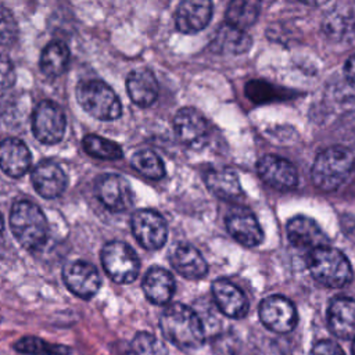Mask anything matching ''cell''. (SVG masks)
Instances as JSON below:
<instances>
[{
  "label": "cell",
  "instance_id": "6da1fadb",
  "mask_svg": "<svg viewBox=\"0 0 355 355\" xmlns=\"http://www.w3.org/2000/svg\"><path fill=\"white\" fill-rule=\"evenodd\" d=\"M164 337L180 349H196L205 340V329L200 316L187 305L171 304L159 318Z\"/></svg>",
  "mask_w": 355,
  "mask_h": 355
},
{
  "label": "cell",
  "instance_id": "7a4b0ae2",
  "mask_svg": "<svg viewBox=\"0 0 355 355\" xmlns=\"http://www.w3.org/2000/svg\"><path fill=\"white\" fill-rule=\"evenodd\" d=\"M10 227L17 241L29 251L40 250L49 237V222L43 211L29 200H18L10 211Z\"/></svg>",
  "mask_w": 355,
  "mask_h": 355
},
{
  "label": "cell",
  "instance_id": "3957f363",
  "mask_svg": "<svg viewBox=\"0 0 355 355\" xmlns=\"http://www.w3.org/2000/svg\"><path fill=\"white\" fill-rule=\"evenodd\" d=\"M306 265L315 280L331 288L344 287L352 279L347 257L327 244L308 251Z\"/></svg>",
  "mask_w": 355,
  "mask_h": 355
},
{
  "label": "cell",
  "instance_id": "277c9868",
  "mask_svg": "<svg viewBox=\"0 0 355 355\" xmlns=\"http://www.w3.org/2000/svg\"><path fill=\"white\" fill-rule=\"evenodd\" d=\"M352 168V153L345 147L333 146L316 155L312 166V180L319 189L333 191L345 182Z\"/></svg>",
  "mask_w": 355,
  "mask_h": 355
},
{
  "label": "cell",
  "instance_id": "5b68a950",
  "mask_svg": "<svg viewBox=\"0 0 355 355\" xmlns=\"http://www.w3.org/2000/svg\"><path fill=\"white\" fill-rule=\"evenodd\" d=\"M76 98L79 105L96 119L112 121L122 114V104L118 96L101 80L90 79L79 83Z\"/></svg>",
  "mask_w": 355,
  "mask_h": 355
},
{
  "label": "cell",
  "instance_id": "8992f818",
  "mask_svg": "<svg viewBox=\"0 0 355 355\" xmlns=\"http://www.w3.org/2000/svg\"><path fill=\"white\" fill-rule=\"evenodd\" d=\"M101 263L105 273L119 284L132 283L140 270V261L133 248L119 240H112L104 244Z\"/></svg>",
  "mask_w": 355,
  "mask_h": 355
},
{
  "label": "cell",
  "instance_id": "52a82bcc",
  "mask_svg": "<svg viewBox=\"0 0 355 355\" xmlns=\"http://www.w3.org/2000/svg\"><path fill=\"white\" fill-rule=\"evenodd\" d=\"M67 118L61 107L50 100L40 101L32 114V132L37 141L55 144L64 137Z\"/></svg>",
  "mask_w": 355,
  "mask_h": 355
},
{
  "label": "cell",
  "instance_id": "ba28073f",
  "mask_svg": "<svg viewBox=\"0 0 355 355\" xmlns=\"http://www.w3.org/2000/svg\"><path fill=\"white\" fill-rule=\"evenodd\" d=\"M132 233L137 243L146 250L161 248L168 237L165 219L153 209H139L130 219Z\"/></svg>",
  "mask_w": 355,
  "mask_h": 355
},
{
  "label": "cell",
  "instance_id": "9c48e42d",
  "mask_svg": "<svg viewBox=\"0 0 355 355\" xmlns=\"http://www.w3.org/2000/svg\"><path fill=\"white\" fill-rule=\"evenodd\" d=\"M96 197L100 202L114 212H123L133 205V190L129 182L116 173L101 175L94 186Z\"/></svg>",
  "mask_w": 355,
  "mask_h": 355
},
{
  "label": "cell",
  "instance_id": "30bf717a",
  "mask_svg": "<svg viewBox=\"0 0 355 355\" xmlns=\"http://www.w3.org/2000/svg\"><path fill=\"white\" fill-rule=\"evenodd\" d=\"M62 279L67 288L83 300L94 297L101 286L97 268L93 263L82 259L65 263L62 269Z\"/></svg>",
  "mask_w": 355,
  "mask_h": 355
},
{
  "label": "cell",
  "instance_id": "8fae6325",
  "mask_svg": "<svg viewBox=\"0 0 355 355\" xmlns=\"http://www.w3.org/2000/svg\"><path fill=\"white\" fill-rule=\"evenodd\" d=\"M259 318L275 333H288L297 324L295 306L283 295L266 297L259 305Z\"/></svg>",
  "mask_w": 355,
  "mask_h": 355
},
{
  "label": "cell",
  "instance_id": "7c38bea8",
  "mask_svg": "<svg viewBox=\"0 0 355 355\" xmlns=\"http://www.w3.org/2000/svg\"><path fill=\"white\" fill-rule=\"evenodd\" d=\"M173 128L184 146L198 150L207 144L208 125L200 111L191 107L180 108L173 118Z\"/></svg>",
  "mask_w": 355,
  "mask_h": 355
},
{
  "label": "cell",
  "instance_id": "4fadbf2b",
  "mask_svg": "<svg viewBox=\"0 0 355 355\" xmlns=\"http://www.w3.org/2000/svg\"><path fill=\"white\" fill-rule=\"evenodd\" d=\"M259 178L276 190H290L297 184V171L294 165L279 155H263L257 165Z\"/></svg>",
  "mask_w": 355,
  "mask_h": 355
},
{
  "label": "cell",
  "instance_id": "5bb4252c",
  "mask_svg": "<svg viewBox=\"0 0 355 355\" xmlns=\"http://www.w3.org/2000/svg\"><path fill=\"white\" fill-rule=\"evenodd\" d=\"M212 17V0H180L175 14L176 28L182 33L202 31Z\"/></svg>",
  "mask_w": 355,
  "mask_h": 355
},
{
  "label": "cell",
  "instance_id": "9a60e30c",
  "mask_svg": "<svg viewBox=\"0 0 355 355\" xmlns=\"http://www.w3.org/2000/svg\"><path fill=\"white\" fill-rule=\"evenodd\" d=\"M31 179L37 194L44 198L60 197L67 189V175L64 169L50 159H43L36 164Z\"/></svg>",
  "mask_w": 355,
  "mask_h": 355
},
{
  "label": "cell",
  "instance_id": "2e32d148",
  "mask_svg": "<svg viewBox=\"0 0 355 355\" xmlns=\"http://www.w3.org/2000/svg\"><path fill=\"white\" fill-rule=\"evenodd\" d=\"M212 295L219 311L229 318H244L248 312V300L245 294L232 282L218 279L212 284Z\"/></svg>",
  "mask_w": 355,
  "mask_h": 355
},
{
  "label": "cell",
  "instance_id": "e0dca14e",
  "mask_svg": "<svg viewBox=\"0 0 355 355\" xmlns=\"http://www.w3.org/2000/svg\"><path fill=\"white\" fill-rule=\"evenodd\" d=\"M327 323L331 333L343 340L355 338V300L336 297L327 308Z\"/></svg>",
  "mask_w": 355,
  "mask_h": 355
},
{
  "label": "cell",
  "instance_id": "ac0fdd59",
  "mask_svg": "<svg viewBox=\"0 0 355 355\" xmlns=\"http://www.w3.org/2000/svg\"><path fill=\"white\" fill-rule=\"evenodd\" d=\"M31 164V151L24 141L15 137H8L0 143V169L7 176H24L29 171Z\"/></svg>",
  "mask_w": 355,
  "mask_h": 355
},
{
  "label": "cell",
  "instance_id": "d6986e66",
  "mask_svg": "<svg viewBox=\"0 0 355 355\" xmlns=\"http://www.w3.org/2000/svg\"><path fill=\"white\" fill-rule=\"evenodd\" d=\"M226 229L229 234L245 247H257L263 239L259 222L247 209H237L226 218Z\"/></svg>",
  "mask_w": 355,
  "mask_h": 355
},
{
  "label": "cell",
  "instance_id": "ffe728a7",
  "mask_svg": "<svg viewBox=\"0 0 355 355\" xmlns=\"http://www.w3.org/2000/svg\"><path fill=\"white\" fill-rule=\"evenodd\" d=\"M287 237L294 247L306 251L327 244V236L324 232L308 216L293 218L287 223Z\"/></svg>",
  "mask_w": 355,
  "mask_h": 355
},
{
  "label": "cell",
  "instance_id": "44dd1931",
  "mask_svg": "<svg viewBox=\"0 0 355 355\" xmlns=\"http://www.w3.org/2000/svg\"><path fill=\"white\" fill-rule=\"evenodd\" d=\"M126 92L139 107H150L158 97V83L147 68H137L128 75Z\"/></svg>",
  "mask_w": 355,
  "mask_h": 355
},
{
  "label": "cell",
  "instance_id": "7402d4cb",
  "mask_svg": "<svg viewBox=\"0 0 355 355\" xmlns=\"http://www.w3.org/2000/svg\"><path fill=\"white\" fill-rule=\"evenodd\" d=\"M171 265L172 268L186 279H201L205 276L208 266L201 255V252L186 243H182L175 247L171 254Z\"/></svg>",
  "mask_w": 355,
  "mask_h": 355
},
{
  "label": "cell",
  "instance_id": "603a6c76",
  "mask_svg": "<svg viewBox=\"0 0 355 355\" xmlns=\"http://www.w3.org/2000/svg\"><path fill=\"white\" fill-rule=\"evenodd\" d=\"M141 287L148 301L155 305H165L175 293V280L166 269L153 266L146 272Z\"/></svg>",
  "mask_w": 355,
  "mask_h": 355
},
{
  "label": "cell",
  "instance_id": "cb8c5ba5",
  "mask_svg": "<svg viewBox=\"0 0 355 355\" xmlns=\"http://www.w3.org/2000/svg\"><path fill=\"white\" fill-rule=\"evenodd\" d=\"M205 184L214 196L225 201H236L243 194L237 173L229 168L208 171L205 173Z\"/></svg>",
  "mask_w": 355,
  "mask_h": 355
},
{
  "label": "cell",
  "instance_id": "d4e9b609",
  "mask_svg": "<svg viewBox=\"0 0 355 355\" xmlns=\"http://www.w3.org/2000/svg\"><path fill=\"white\" fill-rule=\"evenodd\" d=\"M251 37L239 28L223 24L215 32L211 49L219 54H243L251 47Z\"/></svg>",
  "mask_w": 355,
  "mask_h": 355
},
{
  "label": "cell",
  "instance_id": "484cf974",
  "mask_svg": "<svg viewBox=\"0 0 355 355\" xmlns=\"http://www.w3.org/2000/svg\"><path fill=\"white\" fill-rule=\"evenodd\" d=\"M261 14V0H230L226 8V24L247 29L252 26Z\"/></svg>",
  "mask_w": 355,
  "mask_h": 355
},
{
  "label": "cell",
  "instance_id": "4316f807",
  "mask_svg": "<svg viewBox=\"0 0 355 355\" xmlns=\"http://www.w3.org/2000/svg\"><path fill=\"white\" fill-rule=\"evenodd\" d=\"M69 61L68 47L58 40L50 42L42 51L40 69L46 76L57 78L67 71Z\"/></svg>",
  "mask_w": 355,
  "mask_h": 355
},
{
  "label": "cell",
  "instance_id": "83f0119b",
  "mask_svg": "<svg viewBox=\"0 0 355 355\" xmlns=\"http://www.w3.org/2000/svg\"><path fill=\"white\" fill-rule=\"evenodd\" d=\"M15 351L26 355H69L72 351L67 345L53 344L44 341L39 337H21L17 343H14Z\"/></svg>",
  "mask_w": 355,
  "mask_h": 355
},
{
  "label": "cell",
  "instance_id": "f1b7e54d",
  "mask_svg": "<svg viewBox=\"0 0 355 355\" xmlns=\"http://www.w3.org/2000/svg\"><path fill=\"white\" fill-rule=\"evenodd\" d=\"M82 146H83V150L90 157L100 158V159L114 161V159L122 158V155H123L119 144H116L115 141H111L105 137L97 136V135L85 136L82 140Z\"/></svg>",
  "mask_w": 355,
  "mask_h": 355
},
{
  "label": "cell",
  "instance_id": "f546056e",
  "mask_svg": "<svg viewBox=\"0 0 355 355\" xmlns=\"http://www.w3.org/2000/svg\"><path fill=\"white\" fill-rule=\"evenodd\" d=\"M132 166L148 179H161L165 175V166L161 158L151 150H139L130 158Z\"/></svg>",
  "mask_w": 355,
  "mask_h": 355
},
{
  "label": "cell",
  "instance_id": "4dcf8cb0",
  "mask_svg": "<svg viewBox=\"0 0 355 355\" xmlns=\"http://www.w3.org/2000/svg\"><path fill=\"white\" fill-rule=\"evenodd\" d=\"M130 349L133 355H168L165 344L148 331H139L130 343Z\"/></svg>",
  "mask_w": 355,
  "mask_h": 355
},
{
  "label": "cell",
  "instance_id": "1f68e13d",
  "mask_svg": "<svg viewBox=\"0 0 355 355\" xmlns=\"http://www.w3.org/2000/svg\"><path fill=\"white\" fill-rule=\"evenodd\" d=\"M18 37V25L11 11L0 6V46H11Z\"/></svg>",
  "mask_w": 355,
  "mask_h": 355
},
{
  "label": "cell",
  "instance_id": "d6a6232c",
  "mask_svg": "<svg viewBox=\"0 0 355 355\" xmlns=\"http://www.w3.org/2000/svg\"><path fill=\"white\" fill-rule=\"evenodd\" d=\"M212 348L218 355H234L237 352V340L230 333H223L214 338Z\"/></svg>",
  "mask_w": 355,
  "mask_h": 355
},
{
  "label": "cell",
  "instance_id": "836d02e7",
  "mask_svg": "<svg viewBox=\"0 0 355 355\" xmlns=\"http://www.w3.org/2000/svg\"><path fill=\"white\" fill-rule=\"evenodd\" d=\"M15 82V69L11 60L0 54V89H10Z\"/></svg>",
  "mask_w": 355,
  "mask_h": 355
},
{
  "label": "cell",
  "instance_id": "e575fe53",
  "mask_svg": "<svg viewBox=\"0 0 355 355\" xmlns=\"http://www.w3.org/2000/svg\"><path fill=\"white\" fill-rule=\"evenodd\" d=\"M309 355H344V352L337 343L330 340H320L312 347Z\"/></svg>",
  "mask_w": 355,
  "mask_h": 355
},
{
  "label": "cell",
  "instance_id": "d590c367",
  "mask_svg": "<svg viewBox=\"0 0 355 355\" xmlns=\"http://www.w3.org/2000/svg\"><path fill=\"white\" fill-rule=\"evenodd\" d=\"M344 72H345V78L349 82V85L352 87H355V54L347 61Z\"/></svg>",
  "mask_w": 355,
  "mask_h": 355
},
{
  "label": "cell",
  "instance_id": "8d00e7d4",
  "mask_svg": "<svg viewBox=\"0 0 355 355\" xmlns=\"http://www.w3.org/2000/svg\"><path fill=\"white\" fill-rule=\"evenodd\" d=\"M300 1H301V3H304V4L312 6V7H318V6L324 4L327 0H300Z\"/></svg>",
  "mask_w": 355,
  "mask_h": 355
},
{
  "label": "cell",
  "instance_id": "74e56055",
  "mask_svg": "<svg viewBox=\"0 0 355 355\" xmlns=\"http://www.w3.org/2000/svg\"><path fill=\"white\" fill-rule=\"evenodd\" d=\"M3 225H4V222H3V216H1V212H0V233H1V230H3Z\"/></svg>",
  "mask_w": 355,
  "mask_h": 355
},
{
  "label": "cell",
  "instance_id": "f35d334b",
  "mask_svg": "<svg viewBox=\"0 0 355 355\" xmlns=\"http://www.w3.org/2000/svg\"><path fill=\"white\" fill-rule=\"evenodd\" d=\"M352 355H355V338H354V343H352Z\"/></svg>",
  "mask_w": 355,
  "mask_h": 355
}]
</instances>
